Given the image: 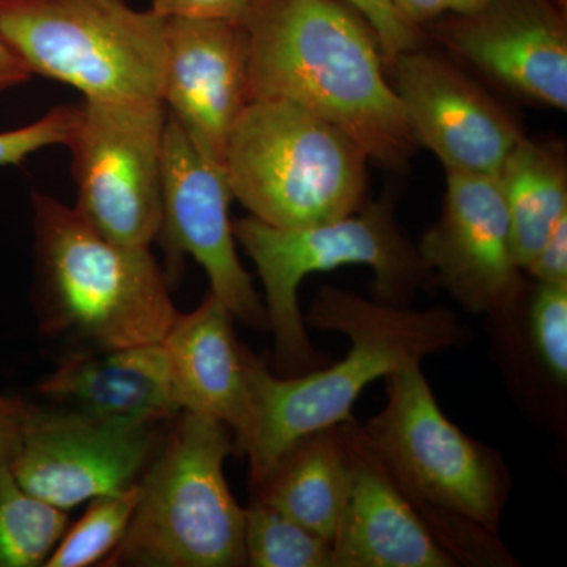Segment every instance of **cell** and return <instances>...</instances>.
<instances>
[{
    "label": "cell",
    "instance_id": "obj_20",
    "mask_svg": "<svg viewBox=\"0 0 567 567\" xmlns=\"http://www.w3.org/2000/svg\"><path fill=\"white\" fill-rule=\"evenodd\" d=\"M496 178L509 216L514 256L525 270L567 213L565 156L524 134L507 153Z\"/></svg>",
    "mask_w": 567,
    "mask_h": 567
},
{
    "label": "cell",
    "instance_id": "obj_16",
    "mask_svg": "<svg viewBox=\"0 0 567 567\" xmlns=\"http://www.w3.org/2000/svg\"><path fill=\"white\" fill-rule=\"evenodd\" d=\"M350 464L344 507L331 539V567H454L363 427L338 424Z\"/></svg>",
    "mask_w": 567,
    "mask_h": 567
},
{
    "label": "cell",
    "instance_id": "obj_25",
    "mask_svg": "<svg viewBox=\"0 0 567 567\" xmlns=\"http://www.w3.org/2000/svg\"><path fill=\"white\" fill-rule=\"evenodd\" d=\"M81 104L54 107L31 125L0 133V167L18 166L33 153L69 144L80 121Z\"/></svg>",
    "mask_w": 567,
    "mask_h": 567
},
{
    "label": "cell",
    "instance_id": "obj_24",
    "mask_svg": "<svg viewBox=\"0 0 567 567\" xmlns=\"http://www.w3.org/2000/svg\"><path fill=\"white\" fill-rule=\"evenodd\" d=\"M537 360L559 386L567 383V282H537L528 315Z\"/></svg>",
    "mask_w": 567,
    "mask_h": 567
},
{
    "label": "cell",
    "instance_id": "obj_3",
    "mask_svg": "<svg viewBox=\"0 0 567 567\" xmlns=\"http://www.w3.org/2000/svg\"><path fill=\"white\" fill-rule=\"evenodd\" d=\"M388 402L361 425L425 527L458 565H481L495 547L509 495L498 454L451 423L421 363L386 377Z\"/></svg>",
    "mask_w": 567,
    "mask_h": 567
},
{
    "label": "cell",
    "instance_id": "obj_5",
    "mask_svg": "<svg viewBox=\"0 0 567 567\" xmlns=\"http://www.w3.org/2000/svg\"><path fill=\"white\" fill-rule=\"evenodd\" d=\"M233 230L262 281L276 368L289 377L312 371L324 361L309 342L298 306L305 276L368 265L375 274V301L393 306H406L416 290L436 286L416 246L395 221L390 197L334 221L275 227L249 215L234 219Z\"/></svg>",
    "mask_w": 567,
    "mask_h": 567
},
{
    "label": "cell",
    "instance_id": "obj_31",
    "mask_svg": "<svg viewBox=\"0 0 567 567\" xmlns=\"http://www.w3.org/2000/svg\"><path fill=\"white\" fill-rule=\"evenodd\" d=\"M32 73L0 37V96L31 81Z\"/></svg>",
    "mask_w": 567,
    "mask_h": 567
},
{
    "label": "cell",
    "instance_id": "obj_13",
    "mask_svg": "<svg viewBox=\"0 0 567 567\" xmlns=\"http://www.w3.org/2000/svg\"><path fill=\"white\" fill-rule=\"evenodd\" d=\"M458 61L528 102L567 110L566 7L555 0H487L427 25Z\"/></svg>",
    "mask_w": 567,
    "mask_h": 567
},
{
    "label": "cell",
    "instance_id": "obj_11",
    "mask_svg": "<svg viewBox=\"0 0 567 567\" xmlns=\"http://www.w3.org/2000/svg\"><path fill=\"white\" fill-rule=\"evenodd\" d=\"M417 254L465 311L502 316L520 300L505 197L494 175L446 173L442 216L421 237Z\"/></svg>",
    "mask_w": 567,
    "mask_h": 567
},
{
    "label": "cell",
    "instance_id": "obj_17",
    "mask_svg": "<svg viewBox=\"0 0 567 567\" xmlns=\"http://www.w3.org/2000/svg\"><path fill=\"white\" fill-rule=\"evenodd\" d=\"M39 393L74 412L136 427L181 412L162 342L71 353L40 383Z\"/></svg>",
    "mask_w": 567,
    "mask_h": 567
},
{
    "label": "cell",
    "instance_id": "obj_2",
    "mask_svg": "<svg viewBox=\"0 0 567 567\" xmlns=\"http://www.w3.org/2000/svg\"><path fill=\"white\" fill-rule=\"evenodd\" d=\"M306 320L319 330L346 334L352 349L331 368L281 379L244 346L251 425L235 451L249 458L254 491L300 440L354 421L353 404L374 380L465 338L464 327L446 308L413 311L336 287L320 289Z\"/></svg>",
    "mask_w": 567,
    "mask_h": 567
},
{
    "label": "cell",
    "instance_id": "obj_1",
    "mask_svg": "<svg viewBox=\"0 0 567 567\" xmlns=\"http://www.w3.org/2000/svg\"><path fill=\"white\" fill-rule=\"evenodd\" d=\"M240 24L248 103L297 104L352 137L379 166H409L417 142L363 14L346 0H251Z\"/></svg>",
    "mask_w": 567,
    "mask_h": 567
},
{
    "label": "cell",
    "instance_id": "obj_30",
    "mask_svg": "<svg viewBox=\"0 0 567 567\" xmlns=\"http://www.w3.org/2000/svg\"><path fill=\"white\" fill-rule=\"evenodd\" d=\"M31 406L24 399L0 395V466L17 461Z\"/></svg>",
    "mask_w": 567,
    "mask_h": 567
},
{
    "label": "cell",
    "instance_id": "obj_26",
    "mask_svg": "<svg viewBox=\"0 0 567 567\" xmlns=\"http://www.w3.org/2000/svg\"><path fill=\"white\" fill-rule=\"evenodd\" d=\"M374 31L382 51L383 62L390 65L401 52L420 47L421 31L406 24L391 6L390 0H346Z\"/></svg>",
    "mask_w": 567,
    "mask_h": 567
},
{
    "label": "cell",
    "instance_id": "obj_22",
    "mask_svg": "<svg viewBox=\"0 0 567 567\" xmlns=\"http://www.w3.org/2000/svg\"><path fill=\"white\" fill-rule=\"evenodd\" d=\"M245 554L252 567H331V540L256 498L245 509Z\"/></svg>",
    "mask_w": 567,
    "mask_h": 567
},
{
    "label": "cell",
    "instance_id": "obj_29",
    "mask_svg": "<svg viewBox=\"0 0 567 567\" xmlns=\"http://www.w3.org/2000/svg\"><path fill=\"white\" fill-rule=\"evenodd\" d=\"M395 13L421 31L431 22L450 14H464L480 9L487 0H390Z\"/></svg>",
    "mask_w": 567,
    "mask_h": 567
},
{
    "label": "cell",
    "instance_id": "obj_28",
    "mask_svg": "<svg viewBox=\"0 0 567 567\" xmlns=\"http://www.w3.org/2000/svg\"><path fill=\"white\" fill-rule=\"evenodd\" d=\"M525 271L537 282H567V213L555 224L554 230L537 249Z\"/></svg>",
    "mask_w": 567,
    "mask_h": 567
},
{
    "label": "cell",
    "instance_id": "obj_21",
    "mask_svg": "<svg viewBox=\"0 0 567 567\" xmlns=\"http://www.w3.org/2000/svg\"><path fill=\"white\" fill-rule=\"evenodd\" d=\"M66 527L65 511L29 494L10 465L0 466V567L44 566Z\"/></svg>",
    "mask_w": 567,
    "mask_h": 567
},
{
    "label": "cell",
    "instance_id": "obj_27",
    "mask_svg": "<svg viewBox=\"0 0 567 567\" xmlns=\"http://www.w3.org/2000/svg\"><path fill=\"white\" fill-rule=\"evenodd\" d=\"M251 0H152L151 10L158 17L200 21H244Z\"/></svg>",
    "mask_w": 567,
    "mask_h": 567
},
{
    "label": "cell",
    "instance_id": "obj_18",
    "mask_svg": "<svg viewBox=\"0 0 567 567\" xmlns=\"http://www.w3.org/2000/svg\"><path fill=\"white\" fill-rule=\"evenodd\" d=\"M233 317L210 292L193 312H178L162 346L181 412L226 424L234 432L235 451L251 425V399Z\"/></svg>",
    "mask_w": 567,
    "mask_h": 567
},
{
    "label": "cell",
    "instance_id": "obj_9",
    "mask_svg": "<svg viewBox=\"0 0 567 567\" xmlns=\"http://www.w3.org/2000/svg\"><path fill=\"white\" fill-rule=\"evenodd\" d=\"M163 103L84 100L66 144L76 205L114 244L151 248L163 223Z\"/></svg>",
    "mask_w": 567,
    "mask_h": 567
},
{
    "label": "cell",
    "instance_id": "obj_15",
    "mask_svg": "<svg viewBox=\"0 0 567 567\" xmlns=\"http://www.w3.org/2000/svg\"><path fill=\"white\" fill-rule=\"evenodd\" d=\"M163 104L200 152L224 169L227 140L248 104L240 22L166 20Z\"/></svg>",
    "mask_w": 567,
    "mask_h": 567
},
{
    "label": "cell",
    "instance_id": "obj_4",
    "mask_svg": "<svg viewBox=\"0 0 567 567\" xmlns=\"http://www.w3.org/2000/svg\"><path fill=\"white\" fill-rule=\"evenodd\" d=\"M41 328L95 349L158 344L178 312L151 248L107 240L73 207L32 193Z\"/></svg>",
    "mask_w": 567,
    "mask_h": 567
},
{
    "label": "cell",
    "instance_id": "obj_12",
    "mask_svg": "<svg viewBox=\"0 0 567 567\" xmlns=\"http://www.w3.org/2000/svg\"><path fill=\"white\" fill-rule=\"evenodd\" d=\"M155 447L153 425L136 427L32 405L11 472L29 494L69 511L136 484Z\"/></svg>",
    "mask_w": 567,
    "mask_h": 567
},
{
    "label": "cell",
    "instance_id": "obj_23",
    "mask_svg": "<svg viewBox=\"0 0 567 567\" xmlns=\"http://www.w3.org/2000/svg\"><path fill=\"white\" fill-rule=\"evenodd\" d=\"M140 495L136 483L121 494L93 498L80 522L65 529L44 566L85 567L110 558L130 527Z\"/></svg>",
    "mask_w": 567,
    "mask_h": 567
},
{
    "label": "cell",
    "instance_id": "obj_14",
    "mask_svg": "<svg viewBox=\"0 0 567 567\" xmlns=\"http://www.w3.org/2000/svg\"><path fill=\"white\" fill-rule=\"evenodd\" d=\"M388 69L417 145L435 153L446 173L498 175L524 133L494 96L420 47L401 52Z\"/></svg>",
    "mask_w": 567,
    "mask_h": 567
},
{
    "label": "cell",
    "instance_id": "obj_6",
    "mask_svg": "<svg viewBox=\"0 0 567 567\" xmlns=\"http://www.w3.org/2000/svg\"><path fill=\"white\" fill-rule=\"evenodd\" d=\"M368 162L352 137L303 107L254 100L229 134L224 174L254 218L301 227L361 210Z\"/></svg>",
    "mask_w": 567,
    "mask_h": 567
},
{
    "label": "cell",
    "instance_id": "obj_10",
    "mask_svg": "<svg viewBox=\"0 0 567 567\" xmlns=\"http://www.w3.org/2000/svg\"><path fill=\"white\" fill-rule=\"evenodd\" d=\"M226 174L208 159L182 126L167 114L163 144V223L158 237L174 265L192 254L207 274L212 293L234 317L268 331L264 301L252 286L237 249Z\"/></svg>",
    "mask_w": 567,
    "mask_h": 567
},
{
    "label": "cell",
    "instance_id": "obj_8",
    "mask_svg": "<svg viewBox=\"0 0 567 567\" xmlns=\"http://www.w3.org/2000/svg\"><path fill=\"white\" fill-rule=\"evenodd\" d=\"M0 37L84 100L163 103L166 20L125 0H0Z\"/></svg>",
    "mask_w": 567,
    "mask_h": 567
},
{
    "label": "cell",
    "instance_id": "obj_7",
    "mask_svg": "<svg viewBox=\"0 0 567 567\" xmlns=\"http://www.w3.org/2000/svg\"><path fill=\"white\" fill-rule=\"evenodd\" d=\"M181 413L140 484L130 527L106 566L246 565L245 509L224 476L234 432L210 417Z\"/></svg>",
    "mask_w": 567,
    "mask_h": 567
},
{
    "label": "cell",
    "instance_id": "obj_19",
    "mask_svg": "<svg viewBox=\"0 0 567 567\" xmlns=\"http://www.w3.org/2000/svg\"><path fill=\"white\" fill-rule=\"evenodd\" d=\"M349 480V456L334 425L300 440L256 488V499L331 540Z\"/></svg>",
    "mask_w": 567,
    "mask_h": 567
},
{
    "label": "cell",
    "instance_id": "obj_32",
    "mask_svg": "<svg viewBox=\"0 0 567 567\" xmlns=\"http://www.w3.org/2000/svg\"><path fill=\"white\" fill-rule=\"evenodd\" d=\"M555 2L559 3L561 7H567V0H555Z\"/></svg>",
    "mask_w": 567,
    "mask_h": 567
}]
</instances>
